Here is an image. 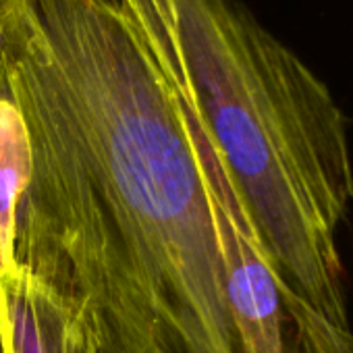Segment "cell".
<instances>
[{"instance_id": "7a4b0ae2", "label": "cell", "mask_w": 353, "mask_h": 353, "mask_svg": "<svg viewBox=\"0 0 353 353\" xmlns=\"http://www.w3.org/2000/svg\"><path fill=\"white\" fill-rule=\"evenodd\" d=\"M121 5L214 143L279 283L351 326L336 233L353 204V158L328 85L239 0Z\"/></svg>"}, {"instance_id": "5b68a950", "label": "cell", "mask_w": 353, "mask_h": 353, "mask_svg": "<svg viewBox=\"0 0 353 353\" xmlns=\"http://www.w3.org/2000/svg\"><path fill=\"white\" fill-rule=\"evenodd\" d=\"M79 353H106V351H102V349H98V347H94V345L81 343V349H79Z\"/></svg>"}, {"instance_id": "8992f818", "label": "cell", "mask_w": 353, "mask_h": 353, "mask_svg": "<svg viewBox=\"0 0 353 353\" xmlns=\"http://www.w3.org/2000/svg\"><path fill=\"white\" fill-rule=\"evenodd\" d=\"M0 83H3V73H0ZM0 353H3V330H0Z\"/></svg>"}, {"instance_id": "277c9868", "label": "cell", "mask_w": 353, "mask_h": 353, "mask_svg": "<svg viewBox=\"0 0 353 353\" xmlns=\"http://www.w3.org/2000/svg\"><path fill=\"white\" fill-rule=\"evenodd\" d=\"M32 179V143L26 119L0 83V276L11 274L15 262L17 212Z\"/></svg>"}, {"instance_id": "3957f363", "label": "cell", "mask_w": 353, "mask_h": 353, "mask_svg": "<svg viewBox=\"0 0 353 353\" xmlns=\"http://www.w3.org/2000/svg\"><path fill=\"white\" fill-rule=\"evenodd\" d=\"M3 353H79V336L63 301L17 264L0 276Z\"/></svg>"}, {"instance_id": "6da1fadb", "label": "cell", "mask_w": 353, "mask_h": 353, "mask_svg": "<svg viewBox=\"0 0 353 353\" xmlns=\"http://www.w3.org/2000/svg\"><path fill=\"white\" fill-rule=\"evenodd\" d=\"M32 143L15 262L106 353H243L204 172L121 0H0Z\"/></svg>"}]
</instances>
